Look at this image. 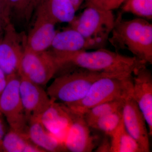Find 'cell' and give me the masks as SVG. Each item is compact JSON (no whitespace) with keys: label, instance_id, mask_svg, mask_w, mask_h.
I'll list each match as a JSON object with an SVG mask.
<instances>
[{"label":"cell","instance_id":"1","mask_svg":"<svg viewBox=\"0 0 152 152\" xmlns=\"http://www.w3.org/2000/svg\"><path fill=\"white\" fill-rule=\"evenodd\" d=\"M61 66L75 67L117 76H129L147 64L134 56H128L104 48L93 51L69 54L58 59Z\"/></svg>","mask_w":152,"mask_h":152},{"label":"cell","instance_id":"2","mask_svg":"<svg viewBox=\"0 0 152 152\" xmlns=\"http://www.w3.org/2000/svg\"><path fill=\"white\" fill-rule=\"evenodd\" d=\"M108 41L116 51L127 50L145 64H152V25L137 18L126 20L118 14Z\"/></svg>","mask_w":152,"mask_h":152},{"label":"cell","instance_id":"3","mask_svg":"<svg viewBox=\"0 0 152 152\" xmlns=\"http://www.w3.org/2000/svg\"><path fill=\"white\" fill-rule=\"evenodd\" d=\"M132 89L133 75H106L94 82L83 99L65 105L73 113L83 114L88 109L102 103L124 99L132 93Z\"/></svg>","mask_w":152,"mask_h":152},{"label":"cell","instance_id":"4","mask_svg":"<svg viewBox=\"0 0 152 152\" xmlns=\"http://www.w3.org/2000/svg\"><path fill=\"white\" fill-rule=\"evenodd\" d=\"M57 77L48 88L52 100L69 104L84 97L90 87L98 79L107 74L77 68Z\"/></svg>","mask_w":152,"mask_h":152},{"label":"cell","instance_id":"5","mask_svg":"<svg viewBox=\"0 0 152 152\" xmlns=\"http://www.w3.org/2000/svg\"><path fill=\"white\" fill-rule=\"evenodd\" d=\"M115 20L113 11L101 8L88 2L81 13L69 25L98 49L103 48L108 41Z\"/></svg>","mask_w":152,"mask_h":152},{"label":"cell","instance_id":"6","mask_svg":"<svg viewBox=\"0 0 152 152\" xmlns=\"http://www.w3.org/2000/svg\"><path fill=\"white\" fill-rule=\"evenodd\" d=\"M61 68L52 52L37 53L25 48L18 74L21 78L42 86L46 85Z\"/></svg>","mask_w":152,"mask_h":152},{"label":"cell","instance_id":"7","mask_svg":"<svg viewBox=\"0 0 152 152\" xmlns=\"http://www.w3.org/2000/svg\"><path fill=\"white\" fill-rule=\"evenodd\" d=\"M7 77V83L0 96V112L10 129L27 134L28 121L19 91L20 77L18 74Z\"/></svg>","mask_w":152,"mask_h":152},{"label":"cell","instance_id":"8","mask_svg":"<svg viewBox=\"0 0 152 152\" xmlns=\"http://www.w3.org/2000/svg\"><path fill=\"white\" fill-rule=\"evenodd\" d=\"M21 38L12 23L4 29L0 40V69L7 76L18 74L26 45Z\"/></svg>","mask_w":152,"mask_h":152},{"label":"cell","instance_id":"9","mask_svg":"<svg viewBox=\"0 0 152 152\" xmlns=\"http://www.w3.org/2000/svg\"><path fill=\"white\" fill-rule=\"evenodd\" d=\"M123 122L128 133L136 140L143 152H149V134L143 115L133 97L132 93L123 101Z\"/></svg>","mask_w":152,"mask_h":152},{"label":"cell","instance_id":"10","mask_svg":"<svg viewBox=\"0 0 152 152\" xmlns=\"http://www.w3.org/2000/svg\"><path fill=\"white\" fill-rule=\"evenodd\" d=\"M36 10L35 20L26 40L25 48L39 53L51 47L57 32L56 24L40 7L38 6Z\"/></svg>","mask_w":152,"mask_h":152},{"label":"cell","instance_id":"11","mask_svg":"<svg viewBox=\"0 0 152 152\" xmlns=\"http://www.w3.org/2000/svg\"><path fill=\"white\" fill-rule=\"evenodd\" d=\"M133 97L146 122L150 137L152 135V75L144 66L133 74Z\"/></svg>","mask_w":152,"mask_h":152},{"label":"cell","instance_id":"12","mask_svg":"<svg viewBox=\"0 0 152 152\" xmlns=\"http://www.w3.org/2000/svg\"><path fill=\"white\" fill-rule=\"evenodd\" d=\"M72 116L64 104L52 100L50 105L37 118L50 134L64 144Z\"/></svg>","mask_w":152,"mask_h":152},{"label":"cell","instance_id":"13","mask_svg":"<svg viewBox=\"0 0 152 152\" xmlns=\"http://www.w3.org/2000/svg\"><path fill=\"white\" fill-rule=\"evenodd\" d=\"M19 91L28 122L39 116L51 103L52 100L42 86L23 78L20 77Z\"/></svg>","mask_w":152,"mask_h":152},{"label":"cell","instance_id":"14","mask_svg":"<svg viewBox=\"0 0 152 152\" xmlns=\"http://www.w3.org/2000/svg\"><path fill=\"white\" fill-rule=\"evenodd\" d=\"M72 113V120L64 142L67 151H93L96 148V142L91 128L83 114Z\"/></svg>","mask_w":152,"mask_h":152},{"label":"cell","instance_id":"15","mask_svg":"<svg viewBox=\"0 0 152 152\" xmlns=\"http://www.w3.org/2000/svg\"><path fill=\"white\" fill-rule=\"evenodd\" d=\"M51 47L56 58L91 49H97L94 44L72 28L57 32Z\"/></svg>","mask_w":152,"mask_h":152},{"label":"cell","instance_id":"16","mask_svg":"<svg viewBox=\"0 0 152 152\" xmlns=\"http://www.w3.org/2000/svg\"><path fill=\"white\" fill-rule=\"evenodd\" d=\"M27 135L33 143L45 152L67 151L64 144L50 134L38 118L28 121Z\"/></svg>","mask_w":152,"mask_h":152},{"label":"cell","instance_id":"17","mask_svg":"<svg viewBox=\"0 0 152 152\" xmlns=\"http://www.w3.org/2000/svg\"><path fill=\"white\" fill-rule=\"evenodd\" d=\"M38 6L43 9L56 24H70L76 17L77 11L71 0H41Z\"/></svg>","mask_w":152,"mask_h":152},{"label":"cell","instance_id":"18","mask_svg":"<svg viewBox=\"0 0 152 152\" xmlns=\"http://www.w3.org/2000/svg\"><path fill=\"white\" fill-rule=\"evenodd\" d=\"M2 151L5 152H45L33 143L25 133L10 128L2 140Z\"/></svg>","mask_w":152,"mask_h":152},{"label":"cell","instance_id":"19","mask_svg":"<svg viewBox=\"0 0 152 152\" xmlns=\"http://www.w3.org/2000/svg\"><path fill=\"white\" fill-rule=\"evenodd\" d=\"M110 138V152H143L138 143L126 130L123 121Z\"/></svg>","mask_w":152,"mask_h":152},{"label":"cell","instance_id":"20","mask_svg":"<svg viewBox=\"0 0 152 152\" xmlns=\"http://www.w3.org/2000/svg\"><path fill=\"white\" fill-rule=\"evenodd\" d=\"M123 121L122 109L95 120L88 125L91 129L99 131L110 137Z\"/></svg>","mask_w":152,"mask_h":152},{"label":"cell","instance_id":"21","mask_svg":"<svg viewBox=\"0 0 152 152\" xmlns=\"http://www.w3.org/2000/svg\"><path fill=\"white\" fill-rule=\"evenodd\" d=\"M124 99L108 101L88 109L83 114L85 121L88 124L99 118L121 110Z\"/></svg>","mask_w":152,"mask_h":152},{"label":"cell","instance_id":"22","mask_svg":"<svg viewBox=\"0 0 152 152\" xmlns=\"http://www.w3.org/2000/svg\"><path fill=\"white\" fill-rule=\"evenodd\" d=\"M124 2L121 8L124 12L145 20L152 19V0H126Z\"/></svg>","mask_w":152,"mask_h":152},{"label":"cell","instance_id":"23","mask_svg":"<svg viewBox=\"0 0 152 152\" xmlns=\"http://www.w3.org/2000/svg\"><path fill=\"white\" fill-rule=\"evenodd\" d=\"M12 13L17 16L21 17L26 20H29L33 12L31 8V0H8Z\"/></svg>","mask_w":152,"mask_h":152},{"label":"cell","instance_id":"24","mask_svg":"<svg viewBox=\"0 0 152 152\" xmlns=\"http://www.w3.org/2000/svg\"><path fill=\"white\" fill-rule=\"evenodd\" d=\"M101 8L112 10L119 7L126 0H87Z\"/></svg>","mask_w":152,"mask_h":152},{"label":"cell","instance_id":"25","mask_svg":"<svg viewBox=\"0 0 152 152\" xmlns=\"http://www.w3.org/2000/svg\"><path fill=\"white\" fill-rule=\"evenodd\" d=\"M0 23L4 29L8 25L11 23V17L7 13L3 8L0 3Z\"/></svg>","mask_w":152,"mask_h":152},{"label":"cell","instance_id":"26","mask_svg":"<svg viewBox=\"0 0 152 152\" xmlns=\"http://www.w3.org/2000/svg\"><path fill=\"white\" fill-rule=\"evenodd\" d=\"M95 151L110 152V140H109L108 137L105 138L95 150Z\"/></svg>","mask_w":152,"mask_h":152},{"label":"cell","instance_id":"27","mask_svg":"<svg viewBox=\"0 0 152 152\" xmlns=\"http://www.w3.org/2000/svg\"><path fill=\"white\" fill-rule=\"evenodd\" d=\"M3 116V114L0 112V141H1L5 135L8 131Z\"/></svg>","mask_w":152,"mask_h":152},{"label":"cell","instance_id":"28","mask_svg":"<svg viewBox=\"0 0 152 152\" xmlns=\"http://www.w3.org/2000/svg\"><path fill=\"white\" fill-rule=\"evenodd\" d=\"M8 81V77L0 69V96L6 88Z\"/></svg>","mask_w":152,"mask_h":152},{"label":"cell","instance_id":"29","mask_svg":"<svg viewBox=\"0 0 152 152\" xmlns=\"http://www.w3.org/2000/svg\"><path fill=\"white\" fill-rule=\"evenodd\" d=\"M0 3L6 12L11 17L10 10V6H9L8 1V0H0Z\"/></svg>","mask_w":152,"mask_h":152},{"label":"cell","instance_id":"30","mask_svg":"<svg viewBox=\"0 0 152 152\" xmlns=\"http://www.w3.org/2000/svg\"><path fill=\"white\" fill-rule=\"evenodd\" d=\"M73 4L74 7L75 8L76 11H77L81 6L84 0H71Z\"/></svg>","mask_w":152,"mask_h":152},{"label":"cell","instance_id":"31","mask_svg":"<svg viewBox=\"0 0 152 152\" xmlns=\"http://www.w3.org/2000/svg\"><path fill=\"white\" fill-rule=\"evenodd\" d=\"M41 1V0H31V8L33 12L37 9Z\"/></svg>","mask_w":152,"mask_h":152},{"label":"cell","instance_id":"32","mask_svg":"<svg viewBox=\"0 0 152 152\" xmlns=\"http://www.w3.org/2000/svg\"><path fill=\"white\" fill-rule=\"evenodd\" d=\"M4 33V29L0 23V40L1 39Z\"/></svg>","mask_w":152,"mask_h":152},{"label":"cell","instance_id":"33","mask_svg":"<svg viewBox=\"0 0 152 152\" xmlns=\"http://www.w3.org/2000/svg\"><path fill=\"white\" fill-rule=\"evenodd\" d=\"M1 142H2V141H0V152L2 151Z\"/></svg>","mask_w":152,"mask_h":152}]
</instances>
